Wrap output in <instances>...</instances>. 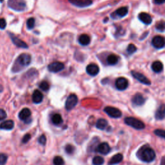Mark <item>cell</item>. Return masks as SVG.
I'll return each instance as SVG.
<instances>
[{"label":"cell","instance_id":"cell-1","mask_svg":"<svg viewBox=\"0 0 165 165\" xmlns=\"http://www.w3.org/2000/svg\"><path fill=\"white\" fill-rule=\"evenodd\" d=\"M32 61L31 56L28 54H20L13 65L12 70L13 72L16 73L20 72L21 70L26 68Z\"/></svg>","mask_w":165,"mask_h":165},{"label":"cell","instance_id":"cell-2","mask_svg":"<svg viewBox=\"0 0 165 165\" xmlns=\"http://www.w3.org/2000/svg\"><path fill=\"white\" fill-rule=\"evenodd\" d=\"M137 156L138 158L145 163L152 162L156 157L155 153L154 150L148 146V145H145L139 149L137 152Z\"/></svg>","mask_w":165,"mask_h":165},{"label":"cell","instance_id":"cell-3","mask_svg":"<svg viewBox=\"0 0 165 165\" xmlns=\"http://www.w3.org/2000/svg\"><path fill=\"white\" fill-rule=\"evenodd\" d=\"M7 5L10 9L16 12H23L27 8L25 0H8Z\"/></svg>","mask_w":165,"mask_h":165},{"label":"cell","instance_id":"cell-4","mask_svg":"<svg viewBox=\"0 0 165 165\" xmlns=\"http://www.w3.org/2000/svg\"><path fill=\"white\" fill-rule=\"evenodd\" d=\"M125 123L136 130H142L145 128V125L143 122L133 117H126L125 119Z\"/></svg>","mask_w":165,"mask_h":165},{"label":"cell","instance_id":"cell-5","mask_svg":"<svg viewBox=\"0 0 165 165\" xmlns=\"http://www.w3.org/2000/svg\"><path fill=\"white\" fill-rule=\"evenodd\" d=\"M78 98L76 94H70L67 97L65 103V108L66 110L70 111L77 105Z\"/></svg>","mask_w":165,"mask_h":165},{"label":"cell","instance_id":"cell-6","mask_svg":"<svg viewBox=\"0 0 165 165\" xmlns=\"http://www.w3.org/2000/svg\"><path fill=\"white\" fill-rule=\"evenodd\" d=\"M104 112L109 116L110 117L112 118H119L122 116L121 112L120 111L118 108L112 107H107L104 108Z\"/></svg>","mask_w":165,"mask_h":165},{"label":"cell","instance_id":"cell-7","mask_svg":"<svg viewBox=\"0 0 165 165\" xmlns=\"http://www.w3.org/2000/svg\"><path fill=\"white\" fill-rule=\"evenodd\" d=\"M116 87L119 91H125L129 87V81L125 78H119L116 81Z\"/></svg>","mask_w":165,"mask_h":165},{"label":"cell","instance_id":"cell-8","mask_svg":"<svg viewBox=\"0 0 165 165\" xmlns=\"http://www.w3.org/2000/svg\"><path fill=\"white\" fill-rule=\"evenodd\" d=\"M64 68H65L64 64L61 62L59 61L52 63L48 66V70L50 72L54 73H57L59 71H61Z\"/></svg>","mask_w":165,"mask_h":165},{"label":"cell","instance_id":"cell-9","mask_svg":"<svg viewBox=\"0 0 165 165\" xmlns=\"http://www.w3.org/2000/svg\"><path fill=\"white\" fill-rule=\"evenodd\" d=\"M132 74L134 78H136L137 80H138L139 82H141V83L146 85H150L151 82L145 76H144L143 74H142L139 72L132 71Z\"/></svg>","mask_w":165,"mask_h":165},{"label":"cell","instance_id":"cell-10","mask_svg":"<svg viewBox=\"0 0 165 165\" xmlns=\"http://www.w3.org/2000/svg\"><path fill=\"white\" fill-rule=\"evenodd\" d=\"M152 45L157 49H163L165 46V40L164 37L160 36H155L152 41Z\"/></svg>","mask_w":165,"mask_h":165},{"label":"cell","instance_id":"cell-11","mask_svg":"<svg viewBox=\"0 0 165 165\" xmlns=\"http://www.w3.org/2000/svg\"><path fill=\"white\" fill-rule=\"evenodd\" d=\"M69 2L72 5L78 7H87L92 4V0H69Z\"/></svg>","mask_w":165,"mask_h":165},{"label":"cell","instance_id":"cell-12","mask_svg":"<svg viewBox=\"0 0 165 165\" xmlns=\"http://www.w3.org/2000/svg\"><path fill=\"white\" fill-rule=\"evenodd\" d=\"M10 37H11L12 41L14 43L15 45L17 46L18 47L22 48V49H27L28 48L27 44L25 42H24L23 41H22L19 38H18V37H16L13 34H10Z\"/></svg>","mask_w":165,"mask_h":165},{"label":"cell","instance_id":"cell-13","mask_svg":"<svg viewBox=\"0 0 165 165\" xmlns=\"http://www.w3.org/2000/svg\"><path fill=\"white\" fill-rule=\"evenodd\" d=\"M86 70H87V74H89L90 76H96V75L98 74V73L99 72V68L96 64L91 63V64H89L87 66Z\"/></svg>","mask_w":165,"mask_h":165},{"label":"cell","instance_id":"cell-14","mask_svg":"<svg viewBox=\"0 0 165 165\" xmlns=\"http://www.w3.org/2000/svg\"><path fill=\"white\" fill-rule=\"evenodd\" d=\"M110 146L106 142L100 143L97 147V151L101 154L107 155L110 152Z\"/></svg>","mask_w":165,"mask_h":165},{"label":"cell","instance_id":"cell-15","mask_svg":"<svg viewBox=\"0 0 165 165\" xmlns=\"http://www.w3.org/2000/svg\"><path fill=\"white\" fill-rule=\"evenodd\" d=\"M132 103L136 106H141L145 102V99L141 94L138 93L134 95L132 99Z\"/></svg>","mask_w":165,"mask_h":165},{"label":"cell","instance_id":"cell-16","mask_svg":"<svg viewBox=\"0 0 165 165\" xmlns=\"http://www.w3.org/2000/svg\"><path fill=\"white\" fill-rule=\"evenodd\" d=\"M31 114L32 113L31 110L28 108H25L20 111L18 114V117L21 121H24L26 122L27 120H28L30 117L31 116Z\"/></svg>","mask_w":165,"mask_h":165},{"label":"cell","instance_id":"cell-17","mask_svg":"<svg viewBox=\"0 0 165 165\" xmlns=\"http://www.w3.org/2000/svg\"><path fill=\"white\" fill-rule=\"evenodd\" d=\"M138 18L141 21H142V23L146 24V25L151 24L152 21V18L150 16V15H149L148 14H147L146 12L140 13L139 14Z\"/></svg>","mask_w":165,"mask_h":165},{"label":"cell","instance_id":"cell-18","mask_svg":"<svg viewBox=\"0 0 165 165\" xmlns=\"http://www.w3.org/2000/svg\"><path fill=\"white\" fill-rule=\"evenodd\" d=\"M155 117L157 120H162L165 117V104H162L157 108L155 114Z\"/></svg>","mask_w":165,"mask_h":165},{"label":"cell","instance_id":"cell-19","mask_svg":"<svg viewBox=\"0 0 165 165\" xmlns=\"http://www.w3.org/2000/svg\"><path fill=\"white\" fill-rule=\"evenodd\" d=\"M14 127V122L12 120H7L0 124V129L4 130H11Z\"/></svg>","mask_w":165,"mask_h":165},{"label":"cell","instance_id":"cell-20","mask_svg":"<svg viewBox=\"0 0 165 165\" xmlns=\"http://www.w3.org/2000/svg\"><path fill=\"white\" fill-rule=\"evenodd\" d=\"M32 101L34 103L39 104L41 103L43 99V95L40 91H38V90H36L32 94Z\"/></svg>","mask_w":165,"mask_h":165},{"label":"cell","instance_id":"cell-21","mask_svg":"<svg viewBox=\"0 0 165 165\" xmlns=\"http://www.w3.org/2000/svg\"><path fill=\"white\" fill-rule=\"evenodd\" d=\"M123 159V156L121 154H117L112 157L108 163L109 165H114L121 163Z\"/></svg>","mask_w":165,"mask_h":165},{"label":"cell","instance_id":"cell-22","mask_svg":"<svg viewBox=\"0 0 165 165\" xmlns=\"http://www.w3.org/2000/svg\"><path fill=\"white\" fill-rule=\"evenodd\" d=\"M79 43L82 46H87L91 43V37L87 34H82L79 37Z\"/></svg>","mask_w":165,"mask_h":165},{"label":"cell","instance_id":"cell-23","mask_svg":"<svg viewBox=\"0 0 165 165\" xmlns=\"http://www.w3.org/2000/svg\"><path fill=\"white\" fill-rule=\"evenodd\" d=\"M107 126H108V121L104 119H98L96 123V125H95L96 128L98 129L99 130H103L105 129Z\"/></svg>","mask_w":165,"mask_h":165},{"label":"cell","instance_id":"cell-24","mask_svg":"<svg viewBox=\"0 0 165 165\" xmlns=\"http://www.w3.org/2000/svg\"><path fill=\"white\" fill-rule=\"evenodd\" d=\"M52 122L54 125L59 126L60 125H61L63 122V118L59 114H55L52 117Z\"/></svg>","mask_w":165,"mask_h":165},{"label":"cell","instance_id":"cell-25","mask_svg":"<svg viewBox=\"0 0 165 165\" xmlns=\"http://www.w3.org/2000/svg\"><path fill=\"white\" fill-rule=\"evenodd\" d=\"M152 69L154 72L156 73H159L162 72L163 69V65L161 61H156L152 63Z\"/></svg>","mask_w":165,"mask_h":165},{"label":"cell","instance_id":"cell-26","mask_svg":"<svg viewBox=\"0 0 165 165\" xmlns=\"http://www.w3.org/2000/svg\"><path fill=\"white\" fill-rule=\"evenodd\" d=\"M129 12V9L127 6H122L119 8L116 11V14L120 18H123L126 16Z\"/></svg>","mask_w":165,"mask_h":165},{"label":"cell","instance_id":"cell-27","mask_svg":"<svg viewBox=\"0 0 165 165\" xmlns=\"http://www.w3.org/2000/svg\"><path fill=\"white\" fill-rule=\"evenodd\" d=\"M118 57L115 54H110L107 57V61L110 65H115L118 62Z\"/></svg>","mask_w":165,"mask_h":165},{"label":"cell","instance_id":"cell-28","mask_svg":"<svg viewBox=\"0 0 165 165\" xmlns=\"http://www.w3.org/2000/svg\"><path fill=\"white\" fill-rule=\"evenodd\" d=\"M104 163V160L101 156H95L92 160V163L94 165H103Z\"/></svg>","mask_w":165,"mask_h":165},{"label":"cell","instance_id":"cell-29","mask_svg":"<svg viewBox=\"0 0 165 165\" xmlns=\"http://www.w3.org/2000/svg\"><path fill=\"white\" fill-rule=\"evenodd\" d=\"M54 165H64L65 161L61 156H56L53 159Z\"/></svg>","mask_w":165,"mask_h":165},{"label":"cell","instance_id":"cell-30","mask_svg":"<svg viewBox=\"0 0 165 165\" xmlns=\"http://www.w3.org/2000/svg\"><path fill=\"white\" fill-rule=\"evenodd\" d=\"M156 29L159 32L165 31V21H161L156 24Z\"/></svg>","mask_w":165,"mask_h":165},{"label":"cell","instance_id":"cell-31","mask_svg":"<svg viewBox=\"0 0 165 165\" xmlns=\"http://www.w3.org/2000/svg\"><path fill=\"white\" fill-rule=\"evenodd\" d=\"M35 26V19L34 18H29L27 21V27L28 29L31 30Z\"/></svg>","mask_w":165,"mask_h":165},{"label":"cell","instance_id":"cell-32","mask_svg":"<svg viewBox=\"0 0 165 165\" xmlns=\"http://www.w3.org/2000/svg\"><path fill=\"white\" fill-rule=\"evenodd\" d=\"M40 88L43 91H47L50 88V85L47 81H43L40 84Z\"/></svg>","mask_w":165,"mask_h":165},{"label":"cell","instance_id":"cell-33","mask_svg":"<svg viewBox=\"0 0 165 165\" xmlns=\"http://www.w3.org/2000/svg\"><path fill=\"white\" fill-rule=\"evenodd\" d=\"M137 50V47L134 45L133 44H130L126 49V52L129 54L131 55L133 54L134 52H136Z\"/></svg>","mask_w":165,"mask_h":165},{"label":"cell","instance_id":"cell-34","mask_svg":"<svg viewBox=\"0 0 165 165\" xmlns=\"http://www.w3.org/2000/svg\"><path fill=\"white\" fill-rule=\"evenodd\" d=\"M75 151V147L71 145V144H68L66 145L65 146V152L68 154H72Z\"/></svg>","mask_w":165,"mask_h":165},{"label":"cell","instance_id":"cell-35","mask_svg":"<svg viewBox=\"0 0 165 165\" xmlns=\"http://www.w3.org/2000/svg\"><path fill=\"white\" fill-rule=\"evenodd\" d=\"M154 132L156 136L164 138L165 139V130L162 129H157Z\"/></svg>","mask_w":165,"mask_h":165},{"label":"cell","instance_id":"cell-36","mask_svg":"<svg viewBox=\"0 0 165 165\" xmlns=\"http://www.w3.org/2000/svg\"><path fill=\"white\" fill-rule=\"evenodd\" d=\"M8 159V156L5 154H0V165H4Z\"/></svg>","mask_w":165,"mask_h":165},{"label":"cell","instance_id":"cell-37","mask_svg":"<svg viewBox=\"0 0 165 165\" xmlns=\"http://www.w3.org/2000/svg\"><path fill=\"white\" fill-rule=\"evenodd\" d=\"M38 142L41 145H45L47 142V138L45 136V135L44 134L41 135V136L38 138Z\"/></svg>","mask_w":165,"mask_h":165},{"label":"cell","instance_id":"cell-38","mask_svg":"<svg viewBox=\"0 0 165 165\" xmlns=\"http://www.w3.org/2000/svg\"><path fill=\"white\" fill-rule=\"evenodd\" d=\"M6 117L7 115L6 112L3 109L0 108V121H3V120H4Z\"/></svg>","mask_w":165,"mask_h":165},{"label":"cell","instance_id":"cell-39","mask_svg":"<svg viewBox=\"0 0 165 165\" xmlns=\"http://www.w3.org/2000/svg\"><path fill=\"white\" fill-rule=\"evenodd\" d=\"M31 139V135L30 133H26L23 136V139H22V142H23V143H27V142H28Z\"/></svg>","mask_w":165,"mask_h":165},{"label":"cell","instance_id":"cell-40","mask_svg":"<svg viewBox=\"0 0 165 165\" xmlns=\"http://www.w3.org/2000/svg\"><path fill=\"white\" fill-rule=\"evenodd\" d=\"M6 27V20L3 18H0V29L3 30Z\"/></svg>","mask_w":165,"mask_h":165},{"label":"cell","instance_id":"cell-41","mask_svg":"<svg viewBox=\"0 0 165 165\" xmlns=\"http://www.w3.org/2000/svg\"><path fill=\"white\" fill-rule=\"evenodd\" d=\"M154 3L157 5H161L165 3V0H154Z\"/></svg>","mask_w":165,"mask_h":165},{"label":"cell","instance_id":"cell-42","mask_svg":"<svg viewBox=\"0 0 165 165\" xmlns=\"http://www.w3.org/2000/svg\"><path fill=\"white\" fill-rule=\"evenodd\" d=\"M3 91V87L2 85H0V92H2Z\"/></svg>","mask_w":165,"mask_h":165},{"label":"cell","instance_id":"cell-43","mask_svg":"<svg viewBox=\"0 0 165 165\" xmlns=\"http://www.w3.org/2000/svg\"><path fill=\"white\" fill-rule=\"evenodd\" d=\"M4 0H0V2H3Z\"/></svg>","mask_w":165,"mask_h":165}]
</instances>
